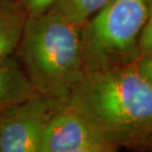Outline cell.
I'll use <instances>...</instances> for the list:
<instances>
[{"label":"cell","instance_id":"8","mask_svg":"<svg viewBox=\"0 0 152 152\" xmlns=\"http://www.w3.org/2000/svg\"><path fill=\"white\" fill-rule=\"evenodd\" d=\"M109 0H59L51 10L77 26H83Z\"/></svg>","mask_w":152,"mask_h":152},{"label":"cell","instance_id":"10","mask_svg":"<svg viewBox=\"0 0 152 152\" xmlns=\"http://www.w3.org/2000/svg\"><path fill=\"white\" fill-rule=\"evenodd\" d=\"M140 57L152 55V0L150 4L149 15L147 21L142 30L140 39Z\"/></svg>","mask_w":152,"mask_h":152},{"label":"cell","instance_id":"11","mask_svg":"<svg viewBox=\"0 0 152 152\" xmlns=\"http://www.w3.org/2000/svg\"><path fill=\"white\" fill-rule=\"evenodd\" d=\"M118 148L113 146L108 142L100 141L94 142V143L86 145V146L75 148L72 150H68L65 152H117Z\"/></svg>","mask_w":152,"mask_h":152},{"label":"cell","instance_id":"6","mask_svg":"<svg viewBox=\"0 0 152 152\" xmlns=\"http://www.w3.org/2000/svg\"><path fill=\"white\" fill-rule=\"evenodd\" d=\"M37 94L15 55L0 63V113Z\"/></svg>","mask_w":152,"mask_h":152},{"label":"cell","instance_id":"7","mask_svg":"<svg viewBox=\"0 0 152 152\" xmlns=\"http://www.w3.org/2000/svg\"><path fill=\"white\" fill-rule=\"evenodd\" d=\"M27 15L19 4L0 11V63L14 56L20 43Z\"/></svg>","mask_w":152,"mask_h":152},{"label":"cell","instance_id":"9","mask_svg":"<svg viewBox=\"0 0 152 152\" xmlns=\"http://www.w3.org/2000/svg\"><path fill=\"white\" fill-rule=\"evenodd\" d=\"M59 0H19V4L27 17H35L50 10Z\"/></svg>","mask_w":152,"mask_h":152},{"label":"cell","instance_id":"3","mask_svg":"<svg viewBox=\"0 0 152 152\" xmlns=\"http://www.w3.org/2000/svg\"><path fill=\"white\" fill-rule=\"evenodd\" d=\"M151 0H109L82 26L85 71L135 64Z\"/></svg>","mask_w":152,"mask_h":152},{"label":"cell","instance_id":"12","mask_svg":"<svg viewBox=\"0 0 152 152\" xmlns=\"http://www.w3.org/2000/svg\"><path fill=\"white\" fill-rule=\"evenodd\" d=\"M137 67L152 85V55L140 57V60L137 62Z\"/></svg>","mask_w":152,"mask_h":152},{"label":"cell","instance_id":"2","mask_svg":"<svg viewBox=\"0 0 152 152\" xmlns=\"http://www.w3.org/2000/svg\"><path fill=\"white\" fill-rule=\"evenodd\" d=\"M80 30L51 9L27 17L15 55L39 95L66 104L83 73Z\"/></svg>","mask_w":152,"mask_h":152},{"label":"cell","instance_id":"1","mask_svg":"<svg viewBox=\"0 0 152 152\" xmlns=\"http://www.w3.org/2000/svg\"><path fill=\"white\" fill-rule=\"evenodd\" d=\"M66 105L118 149L143 148L152 132V85L137 63L85 71Z\"/></svg>","mask_w":152,"mask_h":152},{"label":"cell","instance_id":"14","mask_svg":"<svg viewBox=\"0 0 152 152\" xmlns=\"http://www.w3.org/2000/svg\"><path fill=\"white\" fill-rule=\"evenodd\" d=\"M144 148H149V149H152V132L149 134V137H148V138H147Z\"/></svg>","mask_w":152,"mask_h":152},{"label":"cell","instance_id":"13","mask_svg":"<svg viewBox=\"0 0 152 152\" xmlns=\"http://www.w3.org/2000/svg\"><path fill=\"white\" fill-rule=\"evenodd\" d=\"M18 0H0V11L10 7V6L16 4Z\"/></svg>","mask_w":152,"mask_h":152},{"label":"cell","instance_id":"5","mask_svg":"<svg viewBox=\"0 0 152 152\" xmlns=\"http://www.w3.org/2000/svg\"><path fill=\"white\" fill-rule=\"evenodd\" d=\"M100 141L106 142L82 116L64 104L44 125L38 152H65Z\"/></svg>","mask_w":152,"mask_h":152},{"label":"cell","instance_id":"4","mask_svg":"<svg viewBox=\"0 0 152 152\" xmlns=\"http://www.w3.org/2000/svg\"><path fill=\"white\" fill-rule=\"evenodd\" d=\"M64 104L37 94L0 113V152H38L44 125Z\"/></svg>","mask_w":152,"mask_h":152}]
</instances>
